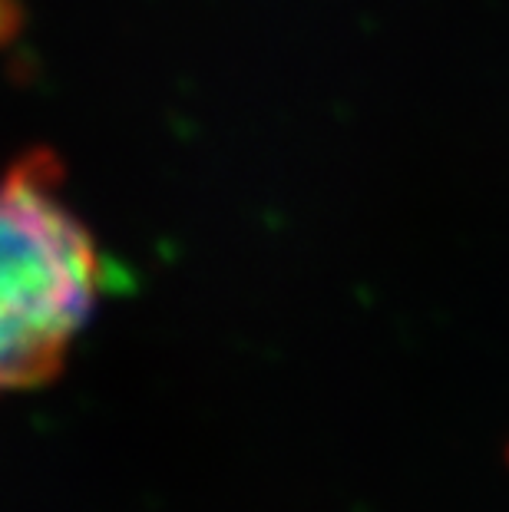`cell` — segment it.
I'll return each instance as SVG.
<instances>
[{
  "label": "cell",
  "instance_id": "obj_1",
  "mask_svg": "<svg viewBox=\"0 0 509 512\" xmlns=\"http://www.w3.org/2000/svg\"><path fill=\"white\" fill-rule=\"evenodd\" d=\"M110 285L90 228L63 199L53 152L0 172V394L60 374Z\"/></svg>",
  "mask_w": 509,
  "mask_h": 512
}]
</instances>
